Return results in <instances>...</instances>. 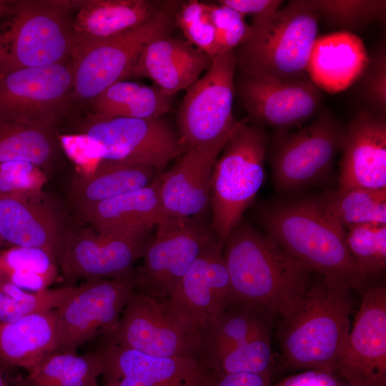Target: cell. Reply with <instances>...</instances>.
Masks as SVG:
<instances>
[{
	"label": "cell",
	"mask_w": 386,
	"mask_h": 386,
	"mask_svg": "<svg viewBox=\"0 0 386 386\" xmlns=\"http://www.w3.org/2000/svg\"><path fill=\"white\" fill-rule=\"evenodd\" d=\"M224 257L232 305L271 317L286 315L312 282L309 268L242 219L224 242Z\"/></svg>",
	"instance_id": "cell-1"
},
{
	"label": "cell",
	"mask_w": 386,
	"mask_h": 386,
	"mask_svg": "<svg viewBox=\"0 0 386 386\" xmlns=\"http://www.w3.org/2000/svg\"><path fill=\"white\" fill-rule=\"evenodd\" d=\"M256 217L265 234L312 272L361 293L368 287L345 242V229L315 197L281 199L260 204Z\"/></svg>",
	"instance_id": "cell-2"
},
{
	"label": "cell",
	"mask_w": 386,
	"mask_h": 386,
	"mask_svg": "<svg viewBox=\"0 0 386 386\" xmlns=\"http://www.w3.org/2000/svg\"><path fill=\"white\" fill-rule=\"evenodd\" d=\"M350 291L322 277L312 282L281 317L279 339L284 367L335 373L351 328Z\"/></svg>",
	"instance_id": "cell-3"
},
{
	"label": "cell",
	"mask_w": 386,
	"mask_h": 386,
	"mask_svg": "<svg viewBox=\"0 0 386 386\" xmlns=\"http://www.w3.org/2000/svg\"><path fill=\"white\" fill-rule=\"evenodd\" d=\"M320 16L311 0H292L272 15L252 20L234 49L237 71L285 81L310 80L307 64Z\"/></svg>",
	"instance_id": "cell-4"
},
{
	"label": "cell",
	"mask_w": 386,
	"mask_h": 386,
	"mask_svg": "<svg viewBox=\"0 0 386 386\" xmlns=\"http://www.w3.org/2000/svg\"><path fill=\"white\" fill-rule=\"evenodd\" d=\"M267 146L263 130L245 120L237 122L215 163L209 201L211 226L224 242L264 182Z\"/></svg>",
	"instance_id": "cell-5"
},
{
	"label": "cell",
	"mask_w": 386,
	"mask_h": 386,
	"mask_svg": "<svg viewBox=\"0 0 386 386\" xmlns=\"http://www.w3.org/2000/svg\"><path fill=\"white\" fill-rule=\"evenodd\" d=\"M205 329L170 300L157 299L136 289L109 342L156 357L198 359Z\"/></svg>",
	"instance_id": "cell-6"
},
{
	"label": "cell",
	"mask_w": 386,
	"mask_h": 386,
	"mask_svg": "<svg viewBox=\"0 0 386 386\" xmlns=\"http://www.w3.org/2000/svg\"><path fill=\"white\" fill-rule=\"evenodd\" d=\"M9 41L0 71L41 67L71 59L75 47L69 1H12Z\"/></svg>",
	"instance_id": "cell-7"
},
{
	"label": "cell",
	"mask_w": 386,
	"mask_h": 386,
	"mask_svg": "<svg viewBox=\"0 0 386 386\" xmlns=\"http://www.w3.org/2000/svg\"><path fill=\"white\" fill-rule=\"evenodd\" d=\"M346 126L327 109L296 131L277 130L267 154L275 188L290 192L322 181L341 152Z\"/></svg>",
	"instance_id": "cell-8"
},
{
	"label": "cell",
	"mask_w": 386,
	"mask_h": 386,
	"mask_svg": "<svg viewBox=\"0 0 386 386\" xmlns=\"http://www.w3.org/2000/svg\"><path fill=\"white\" fill-rule=\"evenodd\" d=\"M174 24L173 16L163 8L137 28L76 46L71 55L73 102H92L107 87L127 78L144 46L153 39L169 36Z\"/></svg>",
	"instance_id": "cell-9"
},
{
	"label": "cell",
	"mask_w": 386,
	"mask_h": 386,
	"mask_svg": "<svg viewBox=\"0 0 386 386\" xmlns=\"http://www.w3.org/2000/svg\"><path fill=\"white\" fill-rule=\"evenodd\" d=\"M204 213L189 217L164 216L135 274L137 289L159 300L169 299L180 280L215 236Z\"/></svg>",
	"instance_id": "cell-10"
},
{
	"label": "cell",
	"mask_w": 386,
	"mask_h": 386,
	"mask_svg": "<svg viewBox=\"0 0 386 386\" xmlns=\"http://www.w3.org/2000/svg\"><path fill=\"white\" fill-rule=\"evenodd\" d=\"M72 91L71 59L0 71V119L56 127L71 108Z\"/></svg>",
	"instance_id": "cell-11"
},
{
	"label": "cell",
	"mask_w": 386,
	"mask_h": 386,
	"mask_svg": "<svg viewBox=\"0 0 386 386\" xmlns=\"http://www.w3.org/2000/svg\"><path fill=\"white\" fill-rule=\"evenodd\" d=\"M136 289L134 272L118 278L89 279L77 287L56 310L59 332L54 352L75 353L77 347L101 334L111 341Z\"/></svg>",
	"instance_id": "cell-12"
},
{
	"label": "cell",
	"mask_w": 386,
	"mask_h": 386,
	"mask_svg": "<svg viewBox=\"0 0 386 386\" xmlns=\"http://www.w3.org/2000/svg\"><path fill=\"white\" fill-rule=\"evenodd\" d=\"M82 136L94 145L99 159L142 165L158 171L187 149L163 118H96L91 115Z\"/></svg>",
	"instance_id": "cell-13"
},
{
	"label": "cell",
	"mask_w": 386,
	"mask_h": 386,
	"mask_svg": "<svg viewBox=\"0 0 386 386\" xmlns=\"http://www.w3.org/2000/svg\"><path fill=\"white\" fill-rule=\"evenodd\" d=\"M236 73L233 50L213 57L205 74L187 89L178 111L179 136L187 149L233 130Z\"/></svg>",
	"instance_id": "cell-14"
},
{
	"label": "cell",
	"mask_w": 386,
	"mask_h": 386,
	"mask_svg": "<svg viewBox=\"0 0 386 386\" xmlns=\"http://www.w3.org/2000/svg\"><path fill=\"white\" fill-rule=\"evenodd\" d=\"M149 240L147 233L113 234L89 227H69L56 266L65 280L118 278L133 272Z\"/></svg>",
	"instance_id": "cell-15"
},
{
	"label": "cell",
	"mask_w": 386,
	"mask_h": 386,
	"mask_svg": "<svg viewBox=\"0 0 386 386\" xmlns=\"http://www.w3.org/2000/svg\"><path fill=\"white\" fill-rule=\"evenodd\" d=\"M335 372L354 386H386V287H367Z\"/></svg>",
	"instance_id": "cell-16"
},
{
	"label": "cell",
	"mask_w": 386,
	"mask_h": 386,
	"mask_svg": "<svg viewBox=\"0 0 386 386\" xmlns=\"http://www.w3.org/2000/svg\"><path fill=\"white\" fill-rule=\"evenodd\" d=\"M235 91L249 117L277 130L300 126L321 110L322 95L310 80L285 81L238 72Z\"/></svg>",
	"instance_id": "cell-17"
},
{
	"label": "cell",
	"mask_w": 386,
	"mask_h": 386,
	"mask_svg": "<svg viewBox=\"0 0 386 386\" xmlns=\"http://www.w3.org/2000/svg\"><path fill=\"white\" fill-rule=\"evenodd\" d=\"M99 352L105 386H212L195 357H156L113 342Z\"/></svg>",
	"instance_id": "cell-18"
},
{
	"label": "cell",
	"mask_w": 386,
	"mask_h": 386,
	"mask_svg": "<svg viewBox=\"0 0 386 386\" xmlns=\"http://www.w3.org/2000/svg\"><path fill=\"white\" fill-rule=\"evenodd\" d=\"M231 133L187 149L176 165L159 175L165 216L189 217L204 213L214 165Z\"/></svg>",
	"instance_id": "cell-19"
},
{
	"label": "cell",
	"mask_w": 386,
	"mask_h": 386,
	"mask_svg": "<svg viewBox=\"0 0 386 386\" xmlns=\"http://www.w3.org/2000/svg\"><path fill=\"white\" fill-rule=\"evenodd\" d=\"M40 192L0 195V237L14 247L40 249L56 264L69 227Z\"/></svg>",
	"instance_id": "cell-20"
},
{
	"label": "cell",
	"mask_w": 386,
	"mask_h": 386,
	"mask_svg": "<svg viewBox=\"0 0 386 386\" xmlns=\"http://www.w3.org/2000/svg\"><path fill=\"white\" fill-rule=\"evenodd\" d=\"M224 244L215 235L183 276L169 299L206 327L212 319L232 305Z\"/></svg>",
	"instance_id": "cell-21"
},
{
	"label": "cell",
	"mask_w": 386,
	"mask_h": 386,
	"mask_svg": "<svg viewBox=\"0 0 386 386\" xmlns=\"http://www.w3.org/2000/svg\"><path fill=\"white\" fill-rule=\"evenodd\" d=\"M340 163V189H386V121L365 109L346 126Z\"/></svg>",
	"instance_id": "cell-22"
},
{
	"label": "cell",
	"mask_w": 386,
	"mask_h": 386,
	"mask_svg": "<svg viewBox=\"0 0 386 386\" xmlns=\"http://www.w3.org/2000/svg\"><path fill=\"white\" fill-rule=\"evenodd\" d=\"M212 58L187 40L159 37L147 43L128 77H147L167 95L187 89L210 66Z\"/></svg>",
	"instance_id": "cell-23"
},
{
	"label": "cell",
	"mask_w": 386,
	"mask_h": 386,
	"mask_svg": "<svg viewBox=\"0 0 386 386\" xmlns=\"http://www.w3.org/2000/svg\"><path fill=\"white\" fill-rule=\"evenodd\" d=\"M159 175L148 186L77 209L82 223L99 232L147 233L165 216Z\"/></svg>",
	"instance_id": "cell-24"
},
{
	"label": "cell",
	"mask_w": 386,
	"mask_h": 386,
	"mask_svg": "<svg viewBox=\"0 0 386 386\" xmlns=\"http://www.w3.org/2000/svg\"><path fill=\"white\" fill-rule=\"evenodd\" d=\"M367 60L363 41L352 32L340 31L317 37L307 70L318 89L335 94L357 81Z\"/></svg>",
	"instance_id": "cell-25"
},
{
	"label": "cell",
	"mask_w": 386,
	"mask_h": 386,
	"mask_svg": "<svg viewBox=\"0 0 386 386\" xmlns=\"http://www.w3.org/2000/svg\"><path fill=\"white\" fill-rule=\"evenodd\" d=\"M69 3L73 10L75 47L137 28L163 9L148 0H81Z\"/></svg>",
	"instance_id": "cell-26"
},
{
	"label": "cell",
	"mask_w": 386,
	"mask_h": 386,
	"mask_svg": "<svg viewBox=\"0 0 386 386\" xmlns=\"http://www.w3.org/2000/svg\"><path fill=\"white\" fill-rule=\"evenodd\" d=\"M58 332L56 310L0 322V365L31 372L55 352Z\"/></svg>",
	"instance_id": "cell-27"
},
{
	"label": "cell",
	"mask_w": 386,
	"mask_h": 386,
	"mask_svg": "<svg viewBox=\"0 0 386 386\" xmlns=\"http://www.w3.org/2000/svg\"><path fill=\"white\" fill-rule=\"evenodd\" d=\"M157 172L149 167L101 160L89 174L73 179L70 199L77 210L144 188L155 179Z\"/></svg>",
	"instance_id": "cell-28"
},
{
	"label": "cell",
	"mask_w": 386,
	"mask_h": 386,
	"mask_svg": "<svg viewBox=\"0 0 386 386\" xmlns=\"http://www.w3.org/2000/svg\"><path fill=\"white\" fill-rule=\"evenodd\" d=\"M91 102V116L96 118L156 119L170 111L172 96L156 86L122 80L107 87Z\"/></svg>",
	"instance_id": "cell-29"
},
{
	"label": "cell",
	"mask_w": 386,
	"mask_h": 386,
	"mask_svg": "<svg viewBox=\"0 0 386 386\" xmlns=\"http://www.w3.org/2000/svg\"><path fill=\"white\" fill-rule=\"evenodd\" d=\"M59 146L56 127L0 119V164L21 162L48 168Z\"/></svg>",
	"instance_id": "cell-30"
},
{
	"label": "cell",
	"mask_w": 386,
	"mask_h": 386,
	"mask_svg": "<svg viewBox=\"0 0 386 386\" xmlns=\"http://www.w3.org/2000/svg\"><path fill=\"white\" fill-rule=\"evenodd\" d=\"M270 317L252 307L231 305L207 324L199 362L202 365L270 327Z\"/></svg>",
	"instance_id": "cell-31"
},
{
	"label": "cell",
	"mask_w": 386,
	"mask_h": 386,
	"mask_svg": "<svg viewBox=\"0 0 386 386\" xmlns=\"http://www.w3.org/2000/svg\"><path fill=\"white\" fill-rule=\"evenodd\" d=\"M315 197L345 230L358 224H386V189L338 188Z\"/></svg>",
	"instance_id": "cell-32"
},
{
	"label": "cell",
	"mask_w": 386,
	"mask_h": 386,
	"mask_svg": "<svg viewBox=\"0 0 386 386\" xmlns=\"http://www.w3.org/2000/svg\"><path fill=\"white\" fill-rule=\"evenodd\" d=\"M99 352L77 355L54 352L29 373L28 386H89L102 375Z\"/></svg>",
	"instance_id": "cell-33"
},
{
	"label": "cell",
	"mask_w": 386,
	"mask_h": 386,
	"mask_svg": "<svg viewBox=\"0 0 386 386\" xmlns=\"http://www.w3.org/2000/svg\"><path fill=\"white\" fill-rule=\"evenodd\" d=\"M56 274V264L44 252L13 247L0 252V280L24 290L48 288Z\"/></svg>",
	"instance_id": "cell-34"
},
{
	"label": "cell",
	"mask_w": 386,
	"mask_h": 386,
	"mask_svg": "<svg viewBox=\"0 0 386 386\" xmlns=\"http://www.w3.org/2000/svg\"><path fill=\"white\" fill-rule=\"evenodd\" d=\"M345 242L362 279L370 286L386 269V224H365L345 230Z\"/></svg>",
	"instance_id": "cell-35"
},
{
	"label": "cell",
	"mask_w": 386,
	"mask_h": 386,
	"mask_svg": "<svg viewBox=\"0 0 386 386\" xmlns=\"http://www.w3.org/2000/svg\"><path fill=\"white\" fill-rule=\"evenodd\" d=\"M270 327L208 360L202 366L215 375L272 372Z\"/></svg>",
	"instance_id": "cell-36"
},
{
	"label": "cell",
	"mask_w": 386,
	"mask_h": 386,
	"mask_svg": "<svg viewBox=\"0 0 386 386\" xmlns=\"http://www.w3.org/2000/svg\"><path fill=\"white\" fill-rule=\"evenodd\" d=\"M76 286L28 292L0 280V322H10L24 316L56 310L76 291Z\"/></svg>",
	"instance_id": "cell-37"
},
{
	"label": "cell",
	"mask_w": 386,
	"mask_h": 386,
	"mask_svg": "<svg viewBox=\"0 0 386 386\" xmlns=\"http://www.w3.org/2000/svg\"><path fill=\"white\" fill-rule=\"evenodd\" d=\"M311 2L320 19L342 31L351 32L385 17V0H311Z\"/></svg>",
	"instance_id": "cell-38"
},
{
	"label": "cell",
	"mask_w": 386,
	"mask_h": 386,
	"mask_svg": "<svg viewBox=\"0 0 386 386\" xmlns=\"http://www.w3.org/2000/svg\"><path fill=\"white\" fill-rule=\"evenodd\" d=\"M174 19L189 43L212 58L219 56L211 3L187 1L182 4Z\"/></svg>",
	"instance_id": "cell-39"
},
{
	"label": "cell",
	"mask_w": 386,
	"mask_h": 386,
	"mask_svg": "<svg viewBox=\"0 0 386 386\" xmlns=\"http://www.w3.org/2000/svg\"><path fill=\"white\" fill-rule=\"evenodd\" d=\"M355 83L366 108L375 116L386 119V52L381 44L368 54L367 65Z\"/></svg>",
	"instance_id": "cell-40"
},
{
	"label": "cell",
	"mask_w": 386,
	"mask_h": 386,
	"mask_svg": "<svg viewBox=\"0 0 386 386\" xmlns=\"http://www.w3.org/2000/svg\"><path fill=\"white\" fill-rule=\"evenodd\" d=\"M212 16L216 28L219 55L237 49L248 36L251 26L244 17L226 5L212 4Z\"/></svg>",
	"instance_id": "cell-41"
},
{
	"label": "cell",
	"mask_w": 386,
	"mask_h": 386,
	"mask_svg": "<svg viewBox=\"0 0 386 386\" xmlns=\"http://www.w3.org/2000/svg\"><path fill=\"white\" fill-rule=\"evenodd\" d=\"M39 168L21 162L0 164V195L40 192L44 180Z\"/></svg>",
	"instance_id": "cell-42"
},
{
	"label": "cell",
	"mask_w": 386,
	"mask_h": 386,
	"mask_svg": "<svg viewBox=\"0 0 386 386\" xmlns=\"http://www.w3.org/2000/svg\"><path fill=\"white\" fill-rule=\"evenodd\" d=\"M284 1L281 0H221L218 3L234 9L244 17L251 16L253 19L267 18L274 14Z\"/></svg>",
	"instance_id": "cell-43"
},
{
	"label": "cell",
	"mask_w": 386,
	"mask_h": 386,
	"mask_svg": "<svg viewBox=\"0 0 386 386\" xmlns=\"http://www.w3.org/2000/svg\"><path fill=\"white\" fill-rule=\"evenodd\" d=\"M213 375L212 386H270L272 372Z\"/></svg>",
	"instance_id": "cell-44"
},
{
	"label": "cell",
	"mask_w": 386,
	"mask_h": 386,
	"mask_svg": "<svg viewBox=\"0 0 386 386\" xmlns=\"http://www.w3.org/2000/svg\"><path fill=\"white\" fill-rule=\"evenodd\" d=\"M339 383L332 374L322 370H307L287 377L272 386H339Z\"/></svg>",
	"instance_id": "cell-45"
},
{
	"label": "cell",
	"mask_w": 386,
	"mask_h": 386,
	"mask_svg": "<svg viewBox=\"0 0 386 386\" xmlns=\"http://www.w3.org/2000/svg\"><path fill=\"white\" fill-rule=\"evenodd\" d=\"M10 34L9 29L5 31L0 32V61L4 56L9 41Z\"/></svg>",
	"instance_id": "cell-46"
},
{
	"label": "cell",
	"mask_w": 386,
	"mask_h": 386,
	"mask_svg": "<svg viewBox=\"0 0 386 386\" xmlns=\"http://www.w3.org/2000/svg\"><path fill=\"white\" fill-rule=\"evenodd\" d=\"M9 369L0 365V386H14L6 373Z\"/></svg>",
	"instance_id": "cell-47"
},
{
	"label": "cell",
	"mask_w": 386,
	"mask_h": 386,
	"mask_svg": "<svg viewBox=\"0 0 386 386\" xmlns=\"http://www.w3.org/2000/svg\"><path fill=\"white\" fill-rule=\"evenodd\" d=\"M12 1L0 0V19L6 14H10Z\"/></svg>",
	"instance_id": "cell-48"
},
{
	"label": "cell",
	"mask_w": 386,
	"mask_h": 386,
	"mask_svg": "<svg viewBox=\"0 0 386 386\" xmlns=\"http://www.w3.org/2000/svg\"><path fill=\"white\" fill-rule=\"evenodd\" d=\"M339 386H354V385H350L348 382L345 381L344 382H340Z\"/></svg>",
	"instance_id": "cell-49"
},
{
	"label": "cell",
	"mask_w": 386,
	"mask_h": 386,
	"mask_svg": "<svg viewBox=\"0 0 386 386\" xmlns=\"http://www.w3.org/2000/svg\"><path fill=\"white\" fill-rule=\"evenodd\" d=\"M89 386H99V385H98L97 383H94V384H92V385H89Z\"/></svg>",
	"instance_id": "cell-50"
},
{
	"label": "cell",
	"mask_w": 386,
	"mask_h": 386,
	"mask_svg": "<svg viewBox=\"0 0 386 386\" xmlns=\"http://www.w3.org/2000/svg\"><path fill=\"white\" fill-rule=\"evenodd\" d=\"M1 242H2V241H1V237H0V245H1Z\"/></svg>",
	"instance_id": "cell-51"
}]
</instances>
